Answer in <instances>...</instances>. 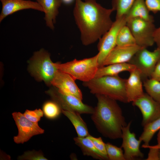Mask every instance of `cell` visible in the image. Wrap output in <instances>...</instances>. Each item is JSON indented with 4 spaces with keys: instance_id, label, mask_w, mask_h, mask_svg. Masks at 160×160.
<instances>
[{
    "instance_id": "obj_11",
    "label": "cell",
    "mask_w": 160,
    "mask_h": 160,
    "mask_svg": "<svg viewBox=\"0 0 160 160\" xmlns=\"http://www.w3.org/2000/svg\"><path fill=\"white\" fill-rule=\"evenodd\" d=\"M137 107L143 116L141 124L144 127L160 116V104L155 100L147 93H145L132 102Z\"/></svg>"
},
{
    "instance_id": "obj_8",
    "label": "cell",
    "mask_w": 160,
    "mask_h": 160,
    "mask_svg": "<svg viewBox=\"0 0 160 160\" xmlns=\"http://www.w3.org/2000/svg\"><path fill=\"white\" fill-rule=\"evenodd\" d=\"M160 59V49L157 48L153 51L146 48L139 49L128 62L140 71L142 79L150 78L156 65Z\"/></svg>"
},
{
    "instance_id": "obj_6",
    "label": "cell",
    "mask_w": 160,
    "mask_h": 160,
    "mask_svg": "<svg viewBox=\"0 0 160 160\" xmlns=\"http://www.w3.org/2000/svg\"><path fill=\"white\" fill-rule=\"evenodd\" d=\"M126 25L131 31L137 45L147 48L155 43L153 33L156 28L153 22L136 18L128 20Z\"/></svg>"
},
{
    "instance_id": "obj_3",
    "label": "cell",
    "mask_w": 160,
    "mask_h": 160,
    "mask_svg": "<svg viewBox=\"0 0 160 160\" xmlns=\"http://www.w3.org/2000/svg\"><path fill=\"white\" fill-rule=\"evenodd\" d=\"M125 80L118 75L106 76L94 78L89 81L83 82V85L93 94L104 95L116 101L127 103Z\"/></svg>"
},
{
    "instance_id": "obj_21",
    "label": "cell",
    "mask_w": 160,
    "mask_h": 160,
    "mask_svg": "<svg viewBox=\"0 0 160 160\" xmlns=\"http://www.w3.org/2000/svg\"><path fill=\"white\" fill-rule=\"evenodd\" d=\"M62 112L71 122L78 137H85L89 135L87 125L81 117L80 113L73 111L63 110H62Z\"/></svg>"
},
{
    "instance_id": "obj_34",
    "label": "cell",
    "mask_w": 160,
    "mask_h": 160,
    "mask_svg": "<svg viewBox=\"0 0 160 160\" xmlns=\"http://www.w3.org/2000/svg\"><path fill=\"white\" fill-rule=\"evenodd\" d=\"M157 144L153 146L148 145L146 146L145 148H149L152 150L158 151L160 149V129L159 130L157 134Z\"/></svg>"
},
{
    "instance_id": "obj_1",
    "label": "cell",
    "mask_w": 160,
    "mask_h": 160,
    "mask_svg": "<svg viewBox=\"0 0 160 160\" xmlns=\"http://www.w3.org/2000/svg\"><path fill=\"white\" fill-rule=\"evenodd\" d=\"M73 14L81 33L82 44H92L106 33L113 22L111 15L114 10L102 7L96 0H75Z\"/></svg>"
},
{
    "instance_id": "obj_24",
    "label": "cell",
    "mask_w": 160,
    "mask_h": 160,
    "mask_svg": "<svg viewBox=\"0 0 160 160\" xmlns=\"http://www.w3.org/2000/svg\"><path fill=\"white\" fill-rule=\"evenodd\" d=\"M143 81L147 93L160 104V81L151 78H147Z\"/></svg>"
},
{
    "instance_id": "obj_4",
    "label": "cell",
    "mask_w": 160,
    "mask_h": 160,
    "mask_svg": "<svg viewBox=\"0 0 160 160\" xmlns=\"http://www.w3.org/2000/svg\"><path fill=\"white\" fill-rule=\"evenodd\" d=\"M98 55L80 60L74 59L65 63H54L59 70L67 73L75 80L85 82L95 78L99 67Z\"/></svg>"
},
{
    "instance_id": "obj_15",
    "label": "cell",
    "mask_w": 160,
    "mask_h": 160,
    "mask_svg": "<svg viewBox=\"0 0 160 160\" xmlns=\"http://www.w3.org/2000/svg\"><path fill=\"white\" fill-rule=\"evenodd\" d=\"M141 48L137 45L116 46L108 55L103 63L102 66L114 63H128L136 52Z\"/></svg>"
},
{
    "instance_id": "obj_13",
    "label": "cell",
    "mask_w": 160,
    "mask_h": 160,
    "mask_svg": "<svg viewBox=\"0 0 160 160\" xmlns=\"http://www.w3.org/2000/svg\"><path fill=\"white\" fill-rule=\"evenodd\" d=\"M75 80L69 74L57 70L51 82V84L61 92L73 95L82 100L81 92Z\"/></svg>"
},
{
    "instance_id": "obj_32",
    "label": "cell",
    "mask_w": 160,
    "mask_h": 160,
    "mask_svg": "<svg viewBox=\"0 0 160 160\" xmlns=\"http://www.w3.org/2000/svg\"><path fill=\"white\" fill-rule=\"evenodd\" d=\"M150 78L160 81V60L156 65Z\"/></svg>"
},
{
    "instance_id": "obj_5",
    "label": "cell",
    "mask_w": 160,
    "mask_h": 160,
    "mask_svg": "<svg viewBox=\"0 0 160 160\" xmlns=\"http://www.w3.org/2000/svg\"><path fill=\"white\" fill-rule=\"evenodd\" d=\"M29 69L38 79L48 85L51 82L58 70L51 60L49 54L42 49L35 52L31 59Z\"/></svg>"
},
{
    "instance_id": "obj_12",
    "label": "cell",
    "mask_w": 160,
    "mask_h": 160,
    "mask_svg": "<svg viewBox=\"0 0 160 160\" xmlns=\"http://www.w3.org/2000/svg\"><path fill=\"white\" fill-rule=\"evenodd\" d=\"M132 122L130 121L122 129V142L121 147L124 150V154L125 160L140 159L144 157L143 153L140 149L142 141L137 139L135 134L130 131Z\"/></svg>"
},
{
    "instance_id": "obj_31",
    "label": "cell",
    "mask_w": 160,
    "mask_h": 160,
    "mask_svg": "<svg viewBox=\"0 0 160 160\" xmlns=\"http://www.w3.org/2000/svg\"><path fill=\"white\" fill-rule=\"evenodd\" d=\"M150 11L154 13L160 12V0H145Z\"/></svg>"
},
{
    "instance_id": "obj_2",
    "label": "cell",
    "mask_w": 160,
    "mask_h": 160,
    "mask_svg": "<svg viewBox=\"0 0 160 160\" xmlns=\"http://www.w3.org/2000/svg\"><path fill=\"white\" fill-rule=\"evenodd\" d=\"M97 106L91 119L98 132L111 139L121 138L122 129L127 124L116 100L104 95H95Z\"/></svg>"
},
{
    "instance_id": "obj_20",
    "label": "cell",
    "mask_w": 160,
    "mask_h": 160,
    "mask_svg": "<svg viewBox=\"0 0 160 160\" xmlns=\"http://www.w3.org/2000/svg\"><path fill=\"white\" fill-rule=\"evenodd\" d=\"M135 68L134 65L128 63L111 64L99 67L95 78L118 75L122 72H129Z\"/></svg>"
},
{
    "instance_id": "obj_19",
    "label": "cell",
    "mask_w": 160,
    "mask_h": 160,
    "mask_svg": "<svg viewBox=\"0 0 160 160\" xmlns=\"http://www.w3.org/2000/svg\"><path fill=\"white\" fill-rule=\"evenodd\" d=\"M150 12L145 0H135L125 16L127 21L132 18H139L153 22V17L150 14Z\"/></svg>"
},
{
    "instance_id": "obj_10",
    "label": "cell",
    "mask_w": 160,
    "mask_h": 160,
    "mask_svg": "<svg viewBox=\"0 0 160 160\" xmlns=\"http://www.w3.org/2000/svg\"><path fill=\"white\" fill-rule=\"evenodd\" d=\"M18 129V134L13 137L16 143L23 144L34 135L44 133V130L39 126L38 123L27 119L24 113L14 112L12 114Z\"/></svg>"
},
{
    "instance_id": "obj_33",
    "label": "cell",
    "mask_w": 160,
    "mask_h": 160,
    "mask_svg": "<svg viewBox=\"0 0 160 160\" xmlns=\"http://www.w3.org/2000/svg\"><path fill=\"white\" fill-rule=\"evenodd\" d=\"M153 38L155 43L156 44L157 48L160 49V26L156 28L153 33Z\"/></svg>"
},
{
    "instance_id": "obj_29",
    "label": "cell",
    "mask_w": 160,
    "mask_h": 160,
    "mask_svg": "<svg viewBox=\"0 0 160 160\" xmlns=\"http://www.w3.org/2000/svg\"><path fill=\"white\" fill-rule=\"evenodd\" d=\"M25 117L30 121L34 122L39 121L44 115L43 112L40 109L34 110H26L24 113Z\"/></svg>"
},
{
    "instance_id": "obj_35",
    "label": "cell",
    "mask_w": 160,
    "mask_h": 160,
    "mask_svg": "<svg viewBox=\"0 0 160 160\" xmlns=\"http://www.w3.org/2000/svg\"><path fill=\"white\" fill-rule=\"evenodd\" d=\"M62 2L65 4H69L73 3L75 0H62Z\"/></svg>"
},
{
    "instance_id": "obj_30",
    "label": "cell",
    "mask_w": 160,
    "mask_h": 160,
    "mask_svg": "<svg viewBox=\"0 0 160 160\" xmlns=\"http://www.w3.org/2000/svg\"><path fill=\"white\" fill-rule=\"evenodd\" d=\"M86 137L92 141L95 146L100 153L108 158L106 150V143L104 142L101 137H95L90 135Z\"/></svg>"
},
{
    "instance_id": "obj_7",
    "label": "cell",
    "mask_w": 160,
    "mask_h": 160,
    "mask_svg": "<svg viewBox=\"0 0 160 160\" xmlns=\"http://www.w3.org/2000/svg\"><path fill=\"white\" fill-rule=\"evenodd\" d=\"M53 101L56 103L62 110L71 111L80 114H92L94 108L84 103L76 97L63 93L54 87L47 92Z\"/></svg>"
},
{
    "instance_id": "obj_28",
    "label": "cell",
    "mask_w": 160,
    "mask_h": 160,
    "mask_svg": "<svg viewBox=\"0 0 160 160\" xmlns=\"http://www.w3.org/2000/svg\"><path fill=\"white\" fill-rule=\"evenodd\" d=\"M18 160H47L41 151L33 150L25 152L22 155L18 156Z\"/></svg>"
},
{
    "instance_id": "obj_26",
    "label": "cell",
    "mask_w": 160,
    "mask_h": 160,
    "mask_svg": "<svg viewBox=\"0 0 160 160\" xmlns=\"http://www.w3.org/2000/svg\"><path fill=\"white\" fill-rule=\"evenodd\" d=\"M44 116L49 119L57 118L62 112V109L55 102L48 101L45 103L42 108Z\"/></svg>"
},
{
    "instance_id": "obj_14",
    "label": "cell",
    "mask_w": 160,
    "mask_h": 160,
    "mask_svg": "<svg viewBox=\"0 0 160 160\" xmlns=\"http://www.w3.org/2000/svg\"><path fill=\"white\" fill-rule=\"evenodd\" d=\"M2 9L0 15V22L7 16L18 11L32 9L44 12L42 7L36 1L26 0H0Z\"/></svg>"
},
{
    "instance_id": "obj_16",
    "label": "cell",
    "mask_w": 160,
    "mask_h": 160,
    "mask_svg": "<svg viewBox=\"0 0 160 160\" xmlns=\"http://www.w3.org/2000/svg\"><path fill=\"white\" fill-rule=\"evenodd\" d=\"M129 72V76L125 84L128 103L134 102L144 93L139 70L135 68Z\"/></svg>"
},
{
    "instance_id": "obj_9",
    "label": "cell",
    "mask_w": 160,
    "mask_h": 160,
    "mask_svg": "<svg viewBox=\"0 0 160 160\" xmlns=\"http://www.w3.org/2000/svg\"><path fill=\"white\" fill-rule=\"evenodd\" d=\"M127 22L125 16L116 19L110 29L99 39L97 45L99 67L102 66L108 55L116 46L118 33L120 28L126 24Z\"/></svg>"
},
{
    "instance_id": "obj_36",
    "label": "cell",
    "mask_w": 160,
    "mask_h": 160,
    "mask_svg": "<svg viewBox=\"0 0 160 160\" xmlns=\"http://www.w3.org/2000/svg\"><path fill=\"white\" fill-rule=\"evenodd\" d=\"M159 160H160V149L159 150L158 154Z\"/></svg>"
},
{
    "instance_id": "obj_37",
    "label": "cell",
    "mask_w": 160,
    "mask_h": 160,
    "mask_svg": "<svg viewBox=\"0 0 160 160\" xmlns=\"http://www.w3.org/2000/svg\"></svg>"
},
{
    "instance_id": "obj_27",
    "label": "cell",
    "mask_w": 160,
    "mask_h": 160,
    "mask_svg": "<svg viewBox=\"0 0 160 160\" xmlns=\"http://www.w3.org/2000/svg\"><path fill=\"white\" fill-rule=\"evenodd\" d=\"M108 160H125L122 148L107 143L105 144Z\"/></svg>"
},
{
    "instance_id": "obj_22",
    "label": "cell",
    "mask_w": 160,
    "mask_h": 160,
    "mask_svg": "<svg viewBox=\"0 0 160 160\" xmlns=\"http://www.w3.org/2000/svg\"><path fill=\"white\" fill-rule=\"evenodd\" d=\"M160 129V116L144 127L143 131L139 139L144 143L142 147L145 148L149 145L150 141L153 136Z\"/></svg>"
},
{
    "instance_id": "obj_25",
    "label": "cell",
    "mask_w": 160,
    "mask_h": 160,
    "mask_svg": "<svg viewBox=\"0 0 160 160\" xmlns=\"http://www.w3.org/2000/svg\"><path fill=\"white\" fill-rule=\"evenodd\" d=\"M135 0H112V8L116 11V19L125 16Z\"/></svg>"
},
{
    "instance_id": "obj_17",
    "label": "cell",
    "mask_w": 160,
    "mask_h": 160,
    "mask_svg": "<svg viewBox=\"0 0 160 160\" xmlns=\"http://www.w3.org/2000/svg\"><path fill=\"white\" fill-rule=\"evenodd\" d=\"M42 7L45 14L44 19L46 25L52 30L54 28V24L59 13V9L62 2V0H35Z\"/></svg>"
},
{
    "instance_id": "obj_18",
    "label": "cell",
    "mask_w": 160,
    "mask_h": 160,
    "mask_svg": "<svg viewBox=\"0 0 160 160\" xmlns=\"http://www.w3.org/2000/svg\"><path fill=\"white\" fill-rule=\"evenodd\" d=\"M73 140L76 144L80 148L84 155L100 160L108 159V158L100 153L92 141L87 137H75Z\"/></svg>"
},
{
    "instance_id": "obj_23",
    "label": "cell",
    "mask_w": 160,
    "mask_h": 160,
    "mask_svg": "<svg viewBox=\"0 0 160 160\" xmlns=\"http://www.w3.org/2000/svg\"><path fill=\"white\" fill-rule=\"evenodd\" d=\"M116 44L118 46L137 45L133 34L126 24L123 26L119 30L116 37Z\"/></svg>"
}]
</instances>
